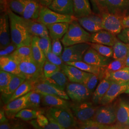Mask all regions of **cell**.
I'll list each match as a JSON object with an SVG mask.
<instances>
[{"mask_svg":"<svg viewBox=\"0 0 129 129\" xmlns=\"http://www.w3.org/2000/svg\"><path fill=\"white\" fill-rule=\"evenodd\" d=\"M100 79L99 75L90 73H88L87 77L85 78L83 84L91 94H93L96 88H97V84Z\"/></svg>","mask_w":129,"mask_h":129,"instance_id":"cell-41","label":"cell"},{"mask_svg":"<svg viewBox=\"0 0 129 129\" xmlns=\"http://www.w3.org/2000/svg\"><path fill=\"white\" fill-rule=\"evenodd\" d=\"M41 100L42 95L40 93L34 90L31 91L28 98L26 108L37 110L40 107Z\"/></svg>","mask_w":129,"mask_h":129,"instance_id":"cell-38","label":"cell"},{"mask_svg":"<svg viewBox=\"0 0 129 129\" xmlns=\"http://www.w3.org/2000/svg\"><path fill=\"white\" fill-rule=\"evenodd\" d=\"M88 43L91 47L95 49L102 55L107 57L112 58L113 55L112 46H107L102 44L90 42H88Z\"/></svg>","mask_w":129,"mask_h":129,"instance_id":"cell-40","label":"cell"},{"mask_svg":"<svg viewBox=\"0 0 129 129\" xmlns=\"http://www.w3.org/2000/svg\"><path fill=\"white\" fill-rule=\"evenodd\" d=\"M38 1H39V0H38Z\"/></svg>","mask_w":129,"mask_h":129,"instance_id":"cell-61","label":"cell"},{"mask_svg":"<svg viewBox=\"0 0 129 129\" xmlns=\"http://www.w3.org/2000/svg\"><path fill=\"white\" fill-rule=\"evenodd\" d=\"M41 95L42 101L45 105L51 107L70 108L69 102L61 97L51 95Z\"/></svg>","mask_w":129,"mask_h":129,"instance_id":"cell-29","label":"cell"},{"mask_svg":"<svg viewBox=\"0 0 129 129\" xmlns=\"http://www.w3.org/2000/svg\"><path fill=\"white\" fill-rule=\"evenodd\" d=\"M52 51L56 55L61 56L63 53V46L59 40H52Z\"/></svg>","mask_w":129,"mask_h":129,"instance_id":"cell-51","label":"cell"},{"mask_svg":"<svg viewBox=\"0 0 129 129\" xmlns=\"http://www.w3.org/2000/svg\"><path fill=\"white\" fill-rule=\"evenodd\" d=\"M9 17L12 41L18 47L30 46L33 37L28 30L24 18L8 8L7 11Z\"/></svg>","mask_w":129,"mask_h":129,"instance_id":"cell-1","label":"cell"},{"mask_svg":"<svg viewBox=\"0 0 129 129\" xmlns=\"http://www.w3.org/2000/svg\"><path fill=\"white\" fill-rule=\"evenodd\" d=\"M118 39L117 36L102 29L97 32L91 34L89 42L113 46Z\"/></svg>","mask_w":129,"mask_h":129,"instance_id":"cell-18","label":"cell"},{"mask_svg":"<svg viewBox=\"0 0 129 129\" xmlns=\"http://www.w3.org/2000/svg\"><path fill=\"white\" fill-rule=\"evenodd\" d=\"M90 47L88 43L64 47L61 57L64 63L82 61L84 54Z\"/></svg>","mask_w":129,"mask_h":129,"instance_id":"cell-7","label":"cell"},{"mask_svg":"<svg viewBox=\"0 0 129 129\" xmlns=\"http://www.w3.org/2000/svg\"><path fill=\"white\" fill-rule=\"evenodd\" d=\"M112 81L108 78L102 79L93 93L92 101L94 104H100L103 97L111 86Z\"/></svg>","mask_w":129,"mask_h":129,"instance_id":"cell-30","label":"cell"},{"mask_svg":"<svg viewBox=\"0 0 129 129\" xmlns=\"http://www.w3.org/2000/svg\"><path fill=\"white\" fill-rule=\"evenodd\" d=\"M109 125L102 124L93 120L82 123L79 129H106Z\"/></svg>","mask_w":129,"mask_h":129,"instance_id":"cell-47","label":"cell"},{"mask_svg":"<svg viewBox=\"0 0 129 129\" xmlns=\"http://www.w3.org/2000/svg\"><path fill=\"white\" fill-rule=\"evenodd\" d=\"M74 15L77 18L92 14L89 0H73Z\"/></svg>","mask_w":129,"mask_h":129,"instance_id":"cell-28","label":"cell"},{"mask_svg":"<svg viewBox=\"0 0 129 129\" xmlns=\"http://www.w3.org/2000/svg\"><path fill=\"white\" fill-rule=\"evenodd\" d=\"M43 69L45 77L48 78L55 74L57 71L61 70V67L52 64L48 60H46Z\"/></svg>","mask_w":129,"mask_h":129,"instance_id":"cell-43","label":"cell"},{"mask_svg":"<svg viewBox=\"0 0 129 129\" xmlns=\"http://www.w3.org/2000/svg\"><path fill=\"white\" fill-rule=\"evenodd\" d=\"M69 23H58L47 25L51 40H60L64 36L69 27Z\"/></svg>","mask_w":129,"mask_h":129,"instance_id":"cell-25","label":"cell"},{"mask_svg":"<svg viewBox=\"0 0 129 129\" xmlns=\"http://www.w3.org/2000/svg\"><path fill=\"white\" fill-rule=\"evenodd\" d=\"M125 63H126V67H129V52L128 54V55L126 58V59H125Z\"/></svg>","mask_w":129,"mask_h":129,"instance_id":"cell-58","label":"cell"},{"mask_svg":"<svg viewBox=\"0 0 129 129\" xmlns=\"http://www.w3.org/2000/svg\"><path fill=\"white\" fill-rule=\"evenodd\" d=\"M33 89V85L32 82L25 80L23 83L21 84L16 91L10 99L8 102L13 101L15 99H18L20 97H22L27 94L29 92L32 91Z\"/></svg>","mask_w":129,"mask_h":129,"instance_id":"cell-35","label":"cell"},{"mask_svg":"<svg viewBox=\"0 0 129 129\" xmlns=\"http://www.w3.org/2000/svg\"><path fill=\"white\" fill-rule=\"evenodd\" d=\"M0 69L20 76L19 62L11 55L0 57Z\"/></svg>","mask_w":129,"mask_h":129,"instance_id":"cell-23","label":"cell"},{"mask_svg":"<svg viewBox=\"0 0 129 129\" xmlns=\"http://www.w3.org/2000/svg\"><path fill=\"white\" fill-rule=\"evenodd\" d=\"M37 20L47 25L64 22L71 23L73 21L78 20V18L74 15L59 14L49 9L48 7L42 6L39 17Z\"/></svg>","mask_w":129,"mask_h":129,"instance_id":"cell-5","label":"cell"},{"mask_svg":"<svg viewBox=\"0 0 129 129\" xmlns=\"http://www.w3.org/2000/svg\"><path fill=\"white\" fill-rule=\"evenodd\" d=\"M43 79L55 87L64 91L69 83V79L62 69L57 71L50 77H44Z\"/></svg>","mask_w":129,"mask_h":129,"instance_id":"cell-27","label":"cell"},{"mask_svg":"<svg viewBox=\"0 0 129 129\" xmlns=\"http://www.w3.org/2000/svg\"><path fill=\"white\" fill-rule=\"evenodd\" d=\"M26 0H7L10 9L14 13L22 16Z\"/></svg>","mask_w":129,"mask_h":129,"instance_id":"cell-42","label":"cell"},{"mask_svg":"<svg viewBox=\"0 0 129 129\" xmlns=\"http://www.w3.org/2000/svg\"><path fill=\"white\" fill-rule=\"evenodd\" d=\"M38 45L45 55L49 52L52 51V40L49 36L39 37Z\"/></svg>","mask_w":129,"mask_h":129,"instance_id":"cell-46","label":"cell"},{"mask_svg":"<svg viewBox=\"0 0 129 129\" xmlns=\"http://www.w3.org/2000/svg\"><path fill=\"white\" fill-rule=\"evenodd\" d=\"M38 37H33L31 44L32 55L33 59L42 68L46 60V57L38 45Z\"/></svg>","mask_w":129,"mask_h":129,"instance_id":"cell-31","label":"cell"},{"mask_svg":"<svg viewBox=\"0 0 129 129\" xmlns=\"http://www.w3.org/2000/svg\"><path fill=\"white\" fill-rule=\"evenodd\" d=\"M12 129H23V127L21 125L17 124L14 125Z\"/></svg>","mask_w":129,"mask_h":129,"instance_id":"cell-59","label":"cell"},{"mask_svg":"<svg viewBox=\"0 0 129 129\" xmlns=\"http://www.w3.org/2000/svg\"></svg>","mask_w":129,"mask_h":129,"instance_id":"cell-62","label":"cell"},{"mask_svg":"<svg viewBox=\"0 0 129 129\" xmlns=\"http://www.w3.org/2000/svg\"><path fill=\"white\" fill-rule=\"evenodd\" d=\"M24 22L33 37H43L49 36L46 25L34 20H27L24 18Z\"/></svg>","mask_w":129,"mask_h":129,"instance_id":"cell-19","label":"cell"},{"mask_svg":"<svg viewBox=\"0 0 129 129\" xmlns=\"http://www.w3.org/2000/svg\"><path fill=\"white\" fill-rule=\"evenodd\" d=\"M14 74L3 70L0 71V91L3 92L9 85Z\"/></svg>","mask_w":129,"mask_h":129,"instance_id":"cell-44","label":"cell"},{"mask_svg":"<svg viewBox=\"0 0 129 129\" xmlns=\"http://www.w3.org/2000/svg\"><path fill=\"white\" fill-rule=\"evenodd\" d=\"M81 26L88 32H97L102 30V17L100 14H91L87 16L78 18Z\"/></svg>","mask_w":129,"mask_h":129,"instance_id":"cell-13","label":"cell"},{"mask_svg":"<svg viewBox=\"0 0 129 129\" xmlns=\"http://www.w3.org/2000/svg\"><path fill=\"white\" fill-rule=\"evenodd\" d=\"M65 64L74 66L86 72L98 75L100 76V78L101 75L102 74V67H100L98 66H93L92 64H89L83 61V60L72 62H68Z\"/></svg>","mask_w":129,"mask_h":129,"instance_id":"cell-34","label":"cell"},{"mask_svg":"<svg viewBox=\"0 0 129 129\" xmlns=\"http://www.w3.org/2000/svg\"><path fill=\"white\" fill-rule=\"evenodd\" d=\"M92 120L102 124H112L117 120L115 109L106 105L99 108Z\"/></svg>","mask_w":129,"mask_h":129,"instance_id":"cell-12","label":"cell"},{"mask_svg":"<svg viewBox=\"0 0 129 129\" xmlns=\"http://www.w3.org/2000/svg\"><path fill=\"white\" fill-rule=\"evenodd\" d=\"M91 34L84 29L78 20L69 24L68 31L61 39L64 47L90 42Z\"/></svg>","mask_w":129,"mask_h":129,"instance_id":"cell-2","label":"cell"},{"mask_svg":"<svg viewBox=\"0 0 129 129\" xmlns=\"http://www.w3.org/2000/svg\"><path fill=\"white\" fill-rule=\"evenodd\" d=\"M48 7L59 14L74 15L73 0H53Z\"/></svg>","mask_w":129,"mask_h":129,"instance_id":"cell-22","label":"cell"},{"mask_svg":"<svg viewBox=\"0 0 129 129\" xmlns=\"http://www.w3.org/2000/svg\"><path fill=\"white\" fill-rule=\"evenodd\" d=\"M12 42L9 17L7 12L3 13L0 18V48L8 46Z\"/></svg>","mask_w":129,"mask_h":129,"instance_id":"cell-14","label":"cell"},{"mask_svg":"<svg viewBox=\"0 0 129 129\" xmlns=\"http://www.w3.org/2000/svg\"><path fill=\"white\" fill-rule=\"evenodd\" d=\"M56 122L66 129H71L76 126L77 122L70 108L50 107L46 113Z\"/></svg>","mask_w":129,"mask_h":129,"instance_id":"cell-3","label":"cell"},{"mask_svg":"<svg viewBox=\"0 0 129 129\" xmlns=\"http://www.w3.org/2000/svg\"><path fill=\"white\" fill-rule=\"evenodd\" d=\"M125 67H126L125 60L113 59L110 64L102 67L100 79L106 78L111 73L117 71Z\"/></svg>","mask_w":129,"mask_h":129,"instance_id":"cell-32","label":"cell"},{"mask_svg":"<svg viewBox=\"0 0 129 129\" xmlns=\"http://www.w3.org/2000/svg\"><path fill=\"white\" fill-rule=\"evenodd\" d=\"M129 128L124 125H114L108 126L106 129H128Z\"/></svg>","mask_w":129,"mask_h":129,"instance_id":"cell-56","label":"cell"},{"mask_svg":"<svg viewBox=\"0 0 129 129\" xmlns=\"http://www.w3.org/2000/svg\"><path fill=\"white\" fill-rule=\"evenodd\" d=\"M108 0H90L93 8L99 13V14L100 15L103 13L108 12Z\"/></svg>","mask_w":129,"mask_h":129,"instance_id":"cell-45","label":"cell"},{"mask_svg":"<svg viewBox=\"0 0 129 129\" xmlns=\"http://www.w3.org/2000/svg\"><path fill=\"white\" fill-rule=\"evenodd\" d=\"M102 27L103 30L117 36L123 30L122 16L116 14L106 12L101 14Z\"/></svg>","mask_w":129,"mask_h":129,"instance_id":"cell-8","label":"cell"},{"mask_svg":"<svg viewBox=\"0 0 129 129\" xmlns=\"http://www.w3.org/2000/svg\"><path fill=\"white\" fill-rule=\"evenodd\" d=\"M25 80L24 78L18 75H14L8 86L3 92H1V97L5 104H7L10 99L19 86Z\"/></svg>","mask_w":129,"mask_h":129,"instance_id":"cell-24","label":"cell"},{"mask_svg":"<svg viewBox=\"0 0 129 129\" xmlns=\"http://www.w3.org/2000/svg\"><path fill=\"white\" fill-rule=\"evenodd\" d=\"M53 0H39V3L42 6L48 7Z\"/></svg>","mask_w":129,"mask_h":129,"instance_id":"cell-57","label":"cell"},{"mask_svg":"<svg viewBox=\"0 0 129 129\" xmlns=\"http://www.w3.org/2000/svg\"><path fill=\"white\" fill-rule=\"evenodd\" d=\"M33 90L38 92L41 94L57 96L66 100H69L70 99L68 94L64 90L60 89L51 84L47 82L43 78L33 83Z\"/></svg>","mask_w":129,"mask_h":129,"instance_id":"cell-11","label":"cell"},{"mask_svg":"<svg viewBox=\"0 0 129 129\" xmlns=\"http://www.w3.org/2000/svg\"><path fill=\"white\" fill-rule=\"evenodd\" d=\"M40 113H42L41 111L25 108L18 112L16 114L15 117L28 121L37 119V116Z\"/></svg>","mask_w":129,"mask_h":129,"instance_id":"cell-39","label":"cell"},{"mask_svg":"<svg viewBox=\"0 0 129 129\" xmlns=\"http://www.w3.org/2000/svg\"><path fill=\"white\" fill-rule=\"evenodd\" d=\"M49 122L47 116H45L43 113H40L37 116L36 120H33L31 123L37 129H40L46 126Z\"/></svg>","mask_w":129,"mask_h":129,"instance_id":"cell-48","label":"cell"},{"mask_svg":"<svg viewBox=\"0 0 129 129\" xmlns=\"http://www.w3.org/2000/svg\"><path fill=\"white\" fill-rule=\"evenodd\" d=\"M113 60L112 58L107 57L102 55L95 49L90 47L83 57V61L89 64L104 67Z\"/></svg>","mask_w":129,"mask_h":129,"instance_id":"cell-15","label":"cell"},{"mask_svg":"<svg viewBox=\"0 0 129 129\" xmlns=\"http://www.w3.org/2000/svg\"><path fill=\"white\" fill-rule=\"evenodd\" d=\"M66 89L69 98L76 102L86 101L92 95L82 83L69 82Z\"/></svg>","mask_w":129,"mask_h":129,"instance_id":"cell-9","label":"cell"},{"mask_svg":"<svg viewBox=\"0 0 129 129\" xmlns=\"http://www.w3.org/2000/svg\"><path fill=\"white\" fill-rule=\"evenodd\" d=\"M117 37L121 41L129 46V28L123 29Z\"/></svg>","mask_w":129,"mask_h":129,"instance_id":"cell-52","label":"cell"},{"mask_svg":"<svg viewBox=\"0 0 129 129\" xmlns=\"http://www.w3.org/2000/svg\"><path fill=\"white\" fill-rule=\"evenodd\" d=\"M0 129H12L7 118L0 120Z\"/></svg>","mask_w":129,"mask_h":129,"instance_id":"cell-54","label":"cell"},{"mask_svg":"<svg viewBox=\"0 0 129 129\" xmlns=\"http://www.w3.org/2000/svg\"><path fill=\"white\" fill-rule=\"evenodd\" d=\"M30 92L24 96L8 102L5 105L4 110L8 117L12 118L15 117L16 114L20 111L26 108L28 98Z\"/></svg>","mask_w":129,"mask_h":129,"instance_id":"cell-16","label":"cell"},{"mask_svg":"<svg viewBox=\"0 0 129 129\" xmlns=\"http://www.w3.org/2000/svg\"><path fill=\"white\" fill-rule=\"evenodd\" d=\"M20 76L33 83L45 77L43 69L33 58L19 62Z\"/></svg>","mask_w":129,"mask_h":129,"instance_id":"cell-4","label":"cell"},{"mask_svg":"<svg viewBox=\"0 0 129 129\" xmlns=\"http://www.w3.org/2000/svg\"><path fill=\"white\" fill-rule=\"evenodd\" d=\"M106 78L115 81H129V67H126L117 71L111 73Z\"/></svg>","mask_w":129,"mask_h":129,"instance_id":"cell-37","label":"cell"},{"mask_svg":"<svg viewBox=\"0 0 129 129\" xmlns=\"http://www.w3.org/2000/svg\"><path fill=\"white\" fill-rule=\"evenodd\" d=\"M47 117L49 120V123L46 126L40 129H66L60 126L57 122H56L55 120H53L50 117L48 116H47Z\"/></svg>","mask_w":129,"mask_h":129,"instance_id":"cell-53","label":"cell"},{"mask_svg":"<svg viewBox=\"0 0 129 129\" xmlns=\"http://www.w3.org/2000/svg\"><path fill=\"white\" fill-rule=\"evenodd\" d=\"M61 67L62 70L71 82L83 84L89 73L83 71L74 66L65 63L62 64Z\"/></svg>","mask_w":129,"mask_h":129,"instance_id":"cell-17","label":"cell"},{"mask_svg":"<svg viewBox=\"0 0 129 129\" xmlns=\"http://www.w3.org/2000/svg\"><path fill=\"white\" fill-rule=\"evenodd\" d=\"M122 24L123 29L125 28H129V14L122 17Z\"/></svg>","mask_w":129,"mask_h":129,"instance_id":"cell-55","label":"cell"},{"mask_svg":"<svg viewBox=\"0 0 129 129\" xmlns=\"http://www.w3.org/2000/svg\"><path fill=\"white\" fill-rule=\"evenodd\" d=\"M129 87V81H112L110 88L102 99L100 104L103 106L108 105L120 94L124 93Z\"/></svg>","mask_w":129,"mask_h":129,"instance_id":"cell-10","label":"cell"},{"mask_svg":"<svg viewBox=\"0 0 129 129\" xmlns=\"http://www.w3.org/2000/svg\"><path fill=\"white\" fill-rule=\"evenodd\" d=\"M112 48L113 59L125 60L126 59L129 52V46L128 45L118 39L112 46Z\"/></svg>","mask_w":129,"mask_h":129,"instance_id":"cell-33","label":"cell"},{"mask_svg":"<svg viewBox=\"0 0 129 129\" xmlns=\"http://www.w3.org/2000/svg\"><path fill=\"white\" fill-rule=\"evenodd\" d=\"M108 12L124 17L129 12V0H108Z\"/></svg>","mask_w":129,"mask_h":129,"instance_id":"cell-20","label":"cell"},{"mask_svg":"<svg viewBox=\"0 0 129 129\" xmlns=\"http://www.w3.org/2000/svg\"><path fill=\"white\" fill-rule=\"evenodd\" d=\"M98 108L92 103L86 101L75 102L70 105L74 116L81 123L93 120Z\"/></svg>","mask_w":129,"mask_h":129,"instance_id":"cell-6","label":"cell"},{"mask_svg":"<svg viewBox=\"0 0 129 129\" xmlns=\"http://www.w3.org/2000/svg\"><path fill=\"white\" fill-rule=\"evenodd\" d=\"M10 55L13 56L19 62L22 60L32 58L31 45L19 47L13 54Z\"/></svg>","mask_w":129,"mask_h":129,"instance_id":"cell-36","label":"cell"},{"mask_svg":"<svg viewBox=\"0 0 129 129\" xmlns=\"http://www.w3.org/2000/svg\"><path fill=\"white\" fill-rule=\"evenodd\" d=\"M125 93H126V94H129V88H127V89L125 91V92H124Z\"/></svg>","mask_w":129,"mask_h":129,"instance_id":"cell-60","label":"cell"},{"mask_svg":"<svg viewBox=\"0 0 129 129\" xmlns=\"http://www.w3.org/2000/svg\"><path fill=\"white\" fill-rule=\"evenodd\" d=\"M18 48L17 45L13 42H11L8 46L0 50V57L8 56L13 54Z\"/></svg>","mask_w":129,"mask_h":129,"instance_id":"cell-50","label":"cell"},{"mask_svg":"<svg viewBox=\"0 0 129 129\" xmlns=\"http://www.w3.org/2000/svg\"><path fill=\"white\" fill-rule=\"evenodd\" d=\"M115 109L118 122L121 125L129 126V103L121 100Z\"/></svg>","mask_w":129,"mask_h":129,"instance_id":"cell-26","label":"cell"},{"mask_svg":"<svg viewBox=\"0 0 129 129\" xmlns=\"http://www.w3.org/2000/svg\"><path fill=\"white\" fill-rule=\"evenodd\" d=\"M42 5L38 0H26L22 17L27 20H37Z\"/></svg>","mask_w":129,"mask_h":129,"instance_id":"cell-21","label":"cell"},{"mask_svg":"<svg viewBox=\"0 0 129 129\" xmlns=\"http://www.w3.org/2000/svg\"><path fill=\"white\" fill-rule=\"evenodd\" d=\"M45 55L46 60H48L52 64L61 67V66L64 63L62 59L61 56L56 55L52 51L47 53Z\"/></svg>","mask_w":129,"mask_h":129,"instance_id":"cell-49","label":"cell"}]
</instances>
